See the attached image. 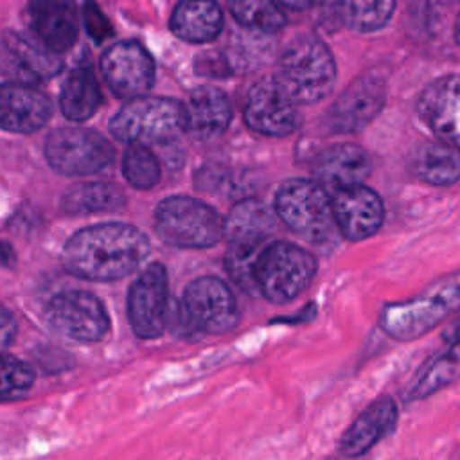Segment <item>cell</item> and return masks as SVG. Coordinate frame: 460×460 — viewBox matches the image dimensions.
Returning a JSON list of instances; mask_svg holds the SVG:
<instances>
[{
  "label": "cell",
  "instance_id": "cell-15",
  "mask_svg": "<svg viewBox=\"0 0 460 460\" xmlns=\"http://www.w3.org/2000/svg\"><path fill=\"white\" fill-rule=\"evenodd\" d=\"M101 72L111 92L124 99L146 93L155 83V61L137 41L108 47L101 58Z\"/></svg>",
  "mask_w": 460,
  "mask_h": 460
},
{
  "label": "cell",
  "instance_id": "cell-8",
  "mask_svg": "<svg viewBox=\"0 0 460 460\" xmlns=\"http://www.w3.org/2000/svg\"><path fill=\"white\" fill-rule=\"evenodd\" d=\"M180 304L196 334H225L239 323L235 296L217 277L194 279L185 288Z\"/></svg>",
  "mask_w": 460,
  "mask_h": 460
},
{
  "label": "cell",
  "instance_id": "cell-9",
  "mask_svg": "<svg viewBox=\"0 0 460 460\" xmlns=\"http://www.w3.org/2000/svg\"><path fill=\"white\" fill-rule=\"evenodd\" d=\"M45 156L58 172L81 176L104 169L113 158V149L97 131L61 128L47 137Z\"/></svg>",
  "mask_w": 460,
  "mask_h": 460
},
{
  "label": "cell",
  "instance_id": "cell-26",
  "mask_svg": "<svg viewBox=\"0 0 460 460\" xmlns=\"http://www.w3.org/2000/svg\"><path fill=\"white\" fill-rule=\"evenodd\" d=\"M102 93L95 74L88 66H79L63 83L59 106L66 119L81 122L90 119L101 106Z\"/></svg>",
  "mask_w": 460,
  "mask_h": 460
},
{
  "label": "cell",
  "instance_id": "cell-5",
  "mask_svg": "<svg viewBox=\"0 0 460 460\" xmlns=\"http://www.w3.org/2000/svg\"><path fill=\"white\" fill-rule=\"evenodd\" d=\"M316 270V259L305 248L288 241L270 243L255 262L257 293L273 304H286L311 286Z\"/></svg>",
  "mask_w": 460,
  "mask_h": 460
},
{
  "label": "cell",
  "instance_id": "cell-7",
  "mask_svg": "<svg viewBox=\"0 0 460 460\" xmlns=\"http://www.w3.org/2000/svg\"><path fill=\"white\" fill-rule=\"evenodd\" d=\"M155 230L176 248H210L223 239V217L196 198L171 196L155 210Z\"/></svg>",
  "mask_w": 460,
  "mask_h": 460
},
{
  "label": "cell",
  "instance_id": "cell-3",
  "mask_svg": "<svg viewBox=\"0 0 460 460\" xmlns=\"http://www.w3.org/2000/svg\"><path fill=\"white\" fill-rule=\"evenodd\" d=\"M460 309V271L449 273L417 296L385 305L381 329L394 340H415Z\"/></svg>",
  "mask_w": 460,
  "mask_h": 460
},
{
  "label": "cell",
  "instance_id": "cell-18",
  "mask_svg": "<svg viewBox=\"0 0 460 460\" xmlns=\"http://www.w3.org/2000/svg\"><path fill=\"white\" fill-rule=\"evenodd\" d=\"M370 171V155L356 144H334L320 151L311 164L313 181L331 192L363 185Z\"/></svg>",
  "mask_w": 460,
  "mask_h": 460
},
{
  "label": "cell",
  "instance_id": "cell-24",
  "mask_svg": "<svg viewBox=\"0 0 460 460\" xmlns=\"http://www.w3.org/2000/svg\"><path fill=\"white\" fill-rule=\"evenodd\" d=\"M408 169L424 183L453 185L460 180V147L442 140L424 142L410 155Z\"/></svg>",
  "mask_w": 460,
  "mask_h": 460
},
{
  "label": "cell",
  "instance_id": "cell-13",
  "mask_svg": "<svg viewBox=\"0 0 460 460\" xmlns=\"http://www.w3.org/2000/svg\"><path fill=\"white\" fill-rule=\"evenodd\" d=\"M386 84L381 77L365 74L356 77L331 104L325 122L334 133L365 129L385 108Z\"/></svg>",
  "mask_w": 460,
  "mask_h": 460
},
{
  "label": "cell",
  "instance_id": "cell-38",
  "mask_svg": "<svg viewBox=\"0 0 460 460\" xmlns=\"http://www.w3.org/2000/svg\"><path fill=\"white\" fill-rule=\"evenodd\" d=\"M329 460H356V458H347V456H334V458H329Z\"/></svg>",
  "mask_w": 460,
  "mask_h": 460
},
{
  "label": "cell",
  "instance_id": "cell-25",
  "mask_svg": "<svg viewBox=\"0 0 460 460\" xmlns=\"http://www.w3.org/2000/svg\"><path fill=\"white\" fill-rule=\"evenodd\" d=\"M223 11L216 2L189 0L180 2L171 14V31L190 43H208L223 29Z\"/></svg>",
  "mask_w": 460,
  "mask_h": 460
},
{
  "label": "cell",
  "instance_id": "cell-27",
  "mask_svg": "<svg viewBox=\"0 0 460 460\" xmlns=\"http://www.w3.org/2000/svg\"><path fill=\"white\" fill-rule=\"evenodd\" d=\"M122 190L108 181H90L74 185L63 196V210L70 214L113 212L124 207Z\"/></svg>",
  "mask_w": 460,
  "mask_h": 460
},
{
  "label": "cell",
  "instance_id": "cell-29",
  "mask_svg": "<svg viewBox=\"0 0 460 460\" xmlns=\"http://www.w3.org/2000/svg\"><path fill=\"white\" fill-rule=\"evenodd\" d=\"M460 374V334L455 338L451 347L433 361L422 376L415 381L410 392V399H422L451 383Z\"/></svg>",
  "mask_w": 460,
  "mask_h": 460
},
{
  "label": "cell",
  "instance_id": "cell-14",
  "mask_svg": "<svg viewBox=\"0 0 460 460\" xmlns=\"http://www.w3.org/2000/svg\"><path fill=\"white\" fill-rule=\"evenodd\" d=\"M63 63L41 41L5 31L0 34V74L18 84H32L50 79L61 70Z\"/></svg>",
  "mask_w": 460,
  "mask_h": 460
},
{
  "label": "cell",
  "instance_id": "cell-11",
  "mask_svg": "<svg viewBox=\"0 0 460 460\" xmlns=\"http://www.w3.org/2000/svg\"><path fill=\"white\" fill-rule=\"evenodd\" d=\"M243 119L255 133L266 137H288L298 128L300 111L275 84L273 77H262L246 92Z\"/></svg>",
  "mask_w": 460,
  "mask_h": 460
},
{
  "label": "cell",
  "instance_id": "cell-2",
  "mask_svg": "<svg viewBox=\"0 0 460 460\" xmlns=\"http://www.w3.org/2000/svg\"><path fill=\"white\" fill-rule=\"evenodd\" d=\"M273 81L295 104L318 102L334 90V56L320 38L298 36L282 50Z\"/></svg>",
  "mask_w": 460,
  "mask_h": 460
},
{
  "label": "cell",
  "instance_id": "cell-21",
  "mask_svg": "<svg viewBox=\"0 0 460 460\" xmlns=\"http://www.w3.org/2000/svg\"><path fill=\"white\" fill-rule=\"evenodd\" d=\"M397 422V406L392 397L383 395L370 402L345 429L340 438V453L347 458H358L368 453L381 438L394 431Z\"/></svg>",
  "mask_w": 460,
  "mask_h": 460
},
{
  "label": "cell",
  "instance_id": "cell-28",
  "mask_svg": "<svg viewBox=\"0 0 460 460\" xmlns=\"http://www.w3.org/2000/svg\"><path fill=\"white\" fill-rule=\"evenodd\" d=\"M340 20L352 31L372 32L386 25L395 9V2H340L336 5Z\"/></svg>",
  "mask_w": 460,
  "mask_h": 460
},
{
  "label": "cell",
  "instance_id": "cell-17",
  "mask_svg": "<svg viewBox=\"0 0 460 460\" xmlns=\"http://www.w3.org/2000/svg\"><path fill=\"white\" fill-rule=\"evenodd\" d=\"M336 230L347 241H363L383 225L385 207L379 194L365 185L331 192Z\"/></svg>",
  "mask_w": 460,
  "mask_h": 460
},
{
  "label": "cell",
  "instance_id": "cell-10",
  "mask_svg": "<svg viewBox=\"0 0 460 460\" xmlns=\"http://www.w3.org/2000/svg\"><path fill=\"white\" fill-rule=\"evenodd\" d=\"M169 295L167 271L160 262H153L131 284L128 293V318L138 338H158L167 323Z\"/></svg>",
  "mask_w": 460,
  "mask_h": 460
},
{
  "label": "cell",
  "instance_id": "cell-1",
  "mask_svg": "<svg viewBox=\"0 0 460 460\" xmlns=\"http://www.w3.org/2000/svg\"><path fill=\"white\" fill-rule=\"evenodd\" d=\"M149 239L128 223H101L75 232L63 246L68 273L93 282H110L133 273L149 255Z\"/></svg>",
  "mask_w": 460,
  "mask_h": 460
},
{
  "label": "cell",
  "instance_id": "cell-16",
  "mask_svg": "<svg viewBox=\"0 0 460 460\" xmlns=\"http://www.w3.org/2000/svg\"><path fill=\"white\" fill-rule=\"evenodd\" d=\"M417 111L437 140L460 147V74L431 81L419 95Z\"/></svg>",
  "mask_w": 460,
  "mask_h": 460
},
{
  "label": "cell",
  "instance_id": "cell-37",
  "mask_svg": "<svg viewBox=\"0 0 460 460\" xmlns=\"http://www.w3.org/2000/svg\"><path fill=\"white\" fill-rule=\"evenodd\" d=\"M455 38H456V43L460 45V13H458L456 23H455Z\"/></svg>",
  "mask_w": 460,
  "mask_h": 460
},
{
  "label": "cell",
  "instance_id": "cell-34",
  "mask_svg": "<svg viewBox=\"0 0 460 460\" xmlns=\"http://www.w3.org/2000/svg\"><path fill=\"white\" fill-rule=\"evenodd\" d=\"M84 23H86V29H88L90 36L97 41H102L104 38L111 36V29H110L108 20L102 16V13L93 4L84 5Z\"/></svg>",
  "mask_w": 460,
  "mask_h": 460
},
{
  "label": "cell",
  "instance_id": "cell-22",
  "mask_svg": "<svg viewBox=\"0 0 460 460\" xmlns=\"http://www.w3.org/2000/svg\"><path fill=\"white\" fill-rule=\"evenodd\" d=\"M275 210L261 199L237 201L223 219V237L228 246L264 248L277 228Z\"/></svg>",
  "mask_w": 460,
  "mask_h": 460
},
{
  "label": "cell",
  "instance_id": "cell-19",
  "mask_svg": "<svg viewBox=\"0 0 460 460\" xmlns=\"http://www.w3.org/2000/svg\"><path fill=\"white\" fill-rule=\"evenodd\" d=\"M50 99L29 84H0V129L32 133L52 117Z\"/></svg>",
  "mask_w": 460,
  "mask_h": 460
},
{
  "label": "cell",
  "instance_id": "cell-6",
  "mask_svg": "<svg viewBox=\"0 0 460 460\" xmlns=\"http://www.w3.org/2000/svg\"><path fill=\"white\" fill-rule=\"evenodd\" d=\"M185 129L183 104L169 97H137L110 120L111 135L128 144H167Z\"/></svg>",
  "mask_w": 460,
  "mask_h": 460
},
{
  "label": "cell",
  "instance_id": "cell-30",
  "mask_svg": "<svg viewBox=\"0 0 460 460\" xmlns=\"http://www.w3.org/2000/svg\"><path fill=\"white\" fill-rule=\"evenodd\" d=\"M230 13L243 27L257 29L262 32H277L288 22L286 11L275 2L239 0L230 4Z\"/></svg>",
  "mask_w": 460,
  "mask_h": 460
},
{
  "label": "cell",
  "instance_id": "cell-20",
  "mask_svg": "<svg viewBox=\"0 0 460 460\" xmlns=\"http://www.w3.org/2000/svg\"><path fill=\"white\" fill-rule=\"evenodd\" d=\"M185 110V129L194 140L208 142L221 137L232 122L228 95L217 86H199L190 92Z\"/></svg>",
  "mask_w": 460,
  "mask_h": 460
},
{
  "label": "cell",
  "instance_id": "cell-35",
  "mask_svg": "<svg viewBox=\"0 0 460 460\" xmlns=\"http://www.w3.org/2000/svg\"><path fill=\"white\" fill-rule=\"evenodd\" d=\"M16 336V322L9 309L0 305V354L9 347Z\"/></svg>",
  "mask_w": 460,
  "mask_h": 460
},
{
  "label": "cell",
  "instance_id": "cell-23",
  "mask_svg": "<svg viewBox=\"0 0 460 460\" xmlns=\"http://www.w3.org/2000/svg\"><path fill=\"white\" fill-rule=\"evenodd\" d=\"M29 20L38 40L54 54L68 50L79 32V22L74 4L70 2H32Z\"/></svg>",
  "mask_w": 460,
  "mask_h": 460
},
{
  "label": "cell",
  "instance_id": "cell-4",
  "mask_svg": "<svg viewBox=\"0 0 460 460\" xmlns=\"http://www.w3.org/2000/svg\"><path fill=\"white\" fill-rule=\"evenodd\" d=\"M273 210L295 235L311 244H325L336 234L331 194L313 180L284 181L275 194Z\"/></svg>",
  "mask_w": 460,
  "mask_h": 460
},
{
  "label": "cell",
  "instance_id": "cell-12",
  "mask_svg": "<svg viewBox=\"0 0 460 460\" xmlns=\"http://www.w3.org/2000/svg\"><path fill=\"white\" fill-rule=\"evenodd\" d=\"M47 318L61 334L79 341H99L110 327L102 302L79 289L58 293L47 307Z\"/></svg>",
  "mask_w": 460,
  "mask_h": 460
},
{
  "label": "cell",
  "instance_id": "cell-33",
  "mask_svg": "<svg viewBox=\"0 0 460 460\" xmlns=\"http://www.w3.org/2000/svg\"><path fill=\"white\" fill-rule=\"evenodd\" d=\"M261 250L262 248L228 246L226 257H225L226 270H228L230 277L234 279V282L239 284L246 293H253V295H259L257 288H255L253 270H255V262H257Z\"/></svg>",
  "mask_w": 460,
  "mask_h": 460
},
{
  "label": "cell",
  "instance_id": "cell-31",
  "mask_svg": "<svg viewBox=\"0 0 460 460\" xmlns=\"http://www.w3.org/2000/svg\"><path fill=\"white\" fill-rule=\"evenodd\" d=\"M124 178L137 189H151L160 180V165L147 146L129 144L122 158Z\"/></svg>",
  "mask_w": 460,
  "mask_h": 460
},
{
  "label": "cell",
  "instance_id": "cell-36",
  "mask_svg": "<svg viewBox=\"0 0 460 460\" xmlns=\"http://www.w3.org/2000/svg\"><path fill=\"white\" fill-rule=\"evenodd\" d=\"M16 262V253L13 246L5 241H0V266L4 268H13Z\"/></svg>",
  "mask_w": 460,
  "mask_h": 460
},
{
  "label": "cell",
  "instance_id": "cell-32",
  "mask_svg": "<svg viewBox=\"0 0 460 460\" xmlns=\"http://www.w3.org/2000/svg\"><path fill=\"white\" fill-rule=\"evenodd\" d=\"M32 385L34 372L27 363L13 356L0 354V402L25 397Z\"/></svg>",
  "mask_w": 460,
  "mask_h": 460
}]
</instances>
